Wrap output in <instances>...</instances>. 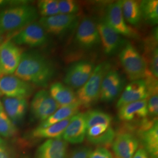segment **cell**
<instances>
[{"mask_svg":"<svg viewBox=\"0 0 158 158\" xmlns=\"http://www.w3.org/2000/svg\"><path fill=\"white\" fill-rule=\"evenodd\" d=\"M55 68L45 56L36 52L23 53L14 76L33 85L45 87L53 78Z\"/></svg>","mask_w":158,"mask_h":158,"instance_id":"1","label":"cell"},{"mask_svg":"<svg viewBox=\"0 0 158 158\" xmlns=\"http://www.w3.org/2000/svg\"><path fill=\"white\" fill-rule=\"evenodd\" d=\"M38 10L32 5L21 4L6 8L0 13V34H11L34 23Z\"/></svg>","mask_w":158,"mask_h":158,"instance_id":"2","label":"cell"},{"mask_svg":"<svg viewBox=\"0 0 158 158\" xmlns=\"http://www.w3.org/2000/svg\"><path fill=\"white\" fill-rule=\"evenodd\" d=\"M110 69V64L107 62L96 66L87 81L76 93L77 100L80 106L89 107L98 100L102 80Z\"/></svg>","mask_w":158,"mask_h":158,"instance_id":"3","label":"cell"},{"mask_svg":"<svg viewBox=\"0 0 158 158\" xmlns=\"http://www.w3.org/2000/svg\"><path fill=\"white\" fill-rule=\"evenodd\" d=\"M121 64L131 81L143 79L148 75L144 57L130 42H127L119 53Z\"/></svg>","mask_w":158,"mask_h":158,"instance_id":"4","label":"cell"},{"mask_svg":"<svg viewBox=\"0 0 158 158\" xmlns=\"http://www.w3.org/2000/svg\"><path fill=\"white\" fill-rule=\"evenodd\" d=\"M77 15L59 14L49 17H41L39 23L47 34L59 36L67 34L73 30L79 24Z\"/></svg>","mask_w":158,"mask_h":158,"instance_id":"5","label":"cell"},{"mask_svg":"<svg viewBox=\"0 0 158 158\" xmlns=\"http://www.w3.org/2000/svg\"><path fill=\"white\" fill-rule=\"evenodd\" d=\"M48 40V34L45 29L39 23L34 22L16 33L12 42L16 45L35 48L44 45Z\"/></svg>","mask_w":158,"mask_h":158,"instance_id":"6","label":"cell"},{"mask_svg":"<svg viewBox=\"0 0 158 158\" xmlns=\"http://www.w3.org/2000/svg\"><path fill=\"white\" fill-rule=\"evenodd\" d=\"M59 108L49 91L42 89L35 94L31 103V113L34 118L42 122Z\"/></svg>","mask_w":158,"mask_h":158,"instance_id":"7","label":"cell"},{"mask_svg":"<svg viewBox=\"0 0 158 158\" xmlns=\"http://www.w3.org/2000/svg\"><path fill=\"white\" fill-rule=\"evenodd\" d=\"M95 68L94 64L89 60L74 63L69 68L64 76V85L72 89H79L90 77Z\"/></svg>","mask_w":158,"mask_h":158,"instance_id":"8","label":"cell"},{"mask_svg":"<svg viewBox=\"0 0 158 158\" xmlns=\"http://www.w3.org/2000/svg\"><path fill=\"white\" fill-rule=\"evenodd\" d=\"M104 19L108 24L119 35L131 38L138 37L135 30L128 25L122 12V1L110 4L106 8Z\"/></svg>","mask_w":158,"mask_h":158,"instance_id":"9","label":"cell"},{"mask_svg":"<svg viewBox=\"0 0 158 158\" xmlns=\"http://www.w3.org/2000/svg\"><path fill=\"white\" fill-rule=\"evenodd\" d=\"M97 28L100 36L104 53L107 56H113L122 49L125 42L120 35L115 32L106 21L104 18L97 23Z\"/></svg>","mask_w":158,"mask_h":158,"instance_id":"10","label":"cell"},{"mask_svg":"<svg viewBox=\"0 0 158 158\" xmlns=\"http://www.w3.org/2000/svg\"><path fill=\"white\" fill-rule=\"evenodd\" d=\"M34 91L33 85L14 75H4L0 78V95L27 98Z\"/></svg>","mask_w":158,"mask_h":158,"instance_id":"11","label":"cell"},{"mask_svg":"<svg viewBox=\"0 0 158 158\" xmlns=\"http://www.w3.org/2000/svg\"><path fill=\"white\" fill-rule=\"evenodd\" d=\"M75 41L85 50H90L100 44L96 23L90 18H85L77 25Z\"/></svg>","mask_w":158,"mask_h":158,"instance_id":"12","label":"cell"},{"mask_svg":"<svg viewBox=\"0 0 158 158\" xmlns=\"http://www.w3.org/2000/svg\"><path fill=\"white\" fill-rule=\"evenodd\" d=\"M22 49L12 41H6L0 46V64L4 75H11L21 61Z\"/></svg>","mask_w":158,"mask_h":158,"instance_id":"13","label":"cell"},{"mask_svg":"<svg viewBox=\"0 0 158 158\" xmlns=\"http://www.w3.org/2000/svg\"><path fill=\"white\" fill-rule=\"evenodd\" d=\"M139 140L132 131L121 130L115 134L112 147L117 158H132L138 149Z\"/></svg>","mask_w":158,"mask_h":158,"instance_id":"14","label":"cell"},{"mask_svg":"<svg viewBox=\"0 0 158 158\" xmlns=\"http://www.w3.org/2000/svg\"><path fill=\"white\" fill-rule=\"evenodd\" d=\"M148 97L149 93L145 80L141 79L132 81L125 87L117 102V107L119 108L133 102L146 100Z\"/></svg>","mask_w":158,"mask_h":158,"instance_id":"15","label":"cell"},{"mask_svg":"<svg viewBox=\"0 0 158 158\" xmlns=\"http://www.w3.org/2000/svg\"><path fill=\"white\" fill-rule=\"evenodd\" d=\"M86 132L87 125L85 113H78L71 118L62 137L68 143H80L84 141Z\"/></svg>","mask_w":158,"mask_h":158,"instance_id":"16","label":"cell"},{"mask_svg":"<svg viewBox=\"0 0 158 158\" xmlns=\"http://www.w3.org/2000/svg\"><path fill=\"white\" fill-rule=\"evenodd\" d=\"M68 143L62 138L49 139L40 146L34 158H67Z\"/></svg>","mask_w":158,"mask_h":158,"instance_id":"17","label":"cell"},{"mask_svg":"<svg viewBox=\"0 0 158 158\" xmlns=\"http://www.w3.org/2000/svg\"><path fill=\"white\" fill-rule=\"evenodd\" d=\"M2 104L6 114L14 124L23 120L28 108L27 98L4 97Z\"/></svg>","mask_w":158,"mask_h":158,"instance_id":"18","label":"cell"},{"mask_svg":"<svg viewBox=\"0 0 158 158\" xmlns=\"http://www.w3.org/2000/svg\"><path fill=\"white\" fill-rule=\"evenodd\" d=\"M118 117L123 121L147 118L148 115V100H143L126 104L119 108Z\"/></svg>","mask_w":158,"mask_h":158,"instance_id":"19","label":"cell"},{"mask_svg":"<svg viewBox=\"0 0 158 158\" xmlns=\"http://www.w3.org/2000/svg\"><path fill=\"white\" fill-rule=\"evenodd\" d=\"M51 96L60 107L73 104L77 102L73 89L60 82L51 85L49 91Z\"/></svg>","mask_w":158,"mask_h":158,"instance_id":"20","label":"cell"},{"mask_svg":"<svg viewBox=\"0 0 158 158\" xmlns=\"http://www.w3.org/2000/svg\"><path fill=\"white\" fill-rule=\"evenodd\" d=\"M143 148L146 150L149 157H158V120L149 128L138 133Z\"/></svg>","mask_w":158,"mask_h":158,"instance_id":"21","label":"cell"},{"mask_svg":"<svg viewBox=\"0 0 158 158\" xmlns=\"http://www.w3.org/2000/svg\"><path fill=\"white\" fill-rule=\"evenodd\" d=\"M69 118L52 125L46 128H39L37 127L32 131L31 135L35 138H48V139H54L62 138L63 134L68 127L71 118Z\"/></svg>","mask_w":158,"mask_h":158,"instance_id":"22","label":"cell"},{"mask_svg":"<svg viewBox=\"0 0 158 158\" xmlns=\"http://www.w3.org/2000/svg\"><path fill=\"white\" fill-rule=\"evenodd\" d=\"M80 107V105L78 102L69 106L60 107L51 117L42 121L38 127L44 128L70 118L79 113Z\"/></svg>","mask_w":158,"mask_h":158,"instance_id":"23","label":"cell"},{"mask_svg":"<svg viewBox=\"0 0 158 158\" xmlns=\"http://www.w3.org/2000/svg\"><path fill=\"white\" fill-rule=\"evenodd\" d=\"M122 12L126 23L138 25L142 19L140 4L134 0L122 1Z\"/></svg>","mask_w":158,"mask_h":158,"instance_id":"24","label":"cell"},{"mask_svg":"<svg viewBox=\"0 0 158 158\" xmlns=\"http://www.w3.org/2000/svg\"><path fill=\"white\" fill-rule=\"evenodd\" d=\"M142 18L148 23L155 25L158 23V0H144L139 2Z\"/></svg>","mask_w":158,"mask_h":158,"instance_id":"25","label":"cell"},{"mask_svg":"<svg viewBox=\"0 0 158 158\" xmlns=\"http://www.w3.org/2000/svg\"><path fill=\"white\" fill-rule=\"evenodd\" d=\"M85 114L87 130L97 125H110L113 121L112 117L109 114L100 110H92Z\"/></svg>","mask_w":158,"mask_h":158,"instance_id":"26","label":"cell"},{"mask_svg":"<svg viewBox=\"0 0 158 158\" xmlns=\"http://www.w3.org/2000/svg\"><path fill=\"white\" fill-rule=\"evenodd\" d=\"M18 130L15 124L6 114L4 109L0 111V136L12 138L16 135Z\"/></svg>","mask_w":158,"mask_h":158,"instance_id":"27","label":"cell"},{"mask_svg":"<svg viewBox=\"0 0 158 158\" xmlns=\"http://www.w3.org/2000/svg\"><path fill=\"white\" fill-rule=\"evenodd\" d=\"M125 85V80L122 77L113 86L100 94L101 100L106 102H113L115 100L119 94L123 91Z\"/></svg>","mask_w":158,"mask_h":158,"instance_id":"28","label":"cell"},{"mask_svg":"<svg viewBox=\"0 0 158 158\" xmlns=\"http://www.w3.org/2000/svg\"><path fill=\"white\" fill-rule=\"evenodd\" d=\"M38 13L42 17H49L59 14L58 1L42 0L38 3Z\"/></svg>","mask_w":158,"mask_h":158,"instance_id":"29","label":"cell"},{"mask_svg":"<svg viewBox=\"0 0 158 158\" xmlns=\"http://www.w3.org/2000/svg\"><path fill=\"white\" fill-rule=\"evenodd\" d=\"M115 132L113 128L110 126L108 127L107 130L96 138L87 139L91 144L106 148L110 147L113 143L115 138Z\"/></svg>","mask_w":158,"mask_h":158,"instance_id":"30","label":"cell"},{"mask_svg":"<svg viewBox=\"0 0 158 158\" xmlns=\"http://www.w3.org/2000/svg\"><path fill=\"white\" fill-rule=\"evenodd\" d=\"M59 14L65 15H76L80 10L78 4L73 0L58 1Z\"/></svg>","mask_w":158,"mask_h":158,"instance_id":"31","label":"cell"},{"mask_svg":"<svg viewBox=\"0 0 158 158\" xmlns=\"http://www.w3.org/2000/svg\"><path fill=\"white\" fill-rule=\"evenodd\" d=\"M121 77L122 76L119 73L118 71L115 70H110L102 80L100 94L105 92L110 87L113 86Z\"/></svg>","mask_w":158,"mask_h":158,"instance_id":"32","label":"cell"},{"mask_svg":"<svg viewBox=\"0 0 158 158\" xmlns=\"http://www.w3.org/2000/svg\"><path fill=\"white\" fill-rule=\"evenodd\" d=\"M148 100V115L151 117H156L158 114V93H155L149 96Z\"/></svg>","mask_w":158,"mask_h":158,"instance_id":"33","label":"cell"},{"mask_svg":"<svg viewBox=\"0 0 158 158\" xmlns=\"http://www.w3.org/2000/svg\"><path fill=\"white\" fill-rule=\"evenodd\" d=\"M110 125H97L91 127L90 128L87 130L86 136L87 138H93L100 135L101 134L105 132L108 127Z\"/></svg>","mask_w":158,"mask_h":158,"instance_id":"34","label":"cell"},{"mask_svg":"<svg viewBox=\"0 0 158 158\" xmlns=\"http://www.w3.org/2000/svg\"><path fill=\"white\" fill-rule=\"evenodd\" d=\"M92 149L87 147H80L76 148L70 153L69 158H89Z\"/></svg>","mask_w":158,"mask_h":158,"instance_id":"35","label":"cell"},{"mask_svg":"<svg viewBox=\"0 0 158 158\" xmlns=\"http://www.w3.org/2000/svg\"><path fill=\"white\" fill-rule=\"evenodd\" d=\"M89 158H113V155L107 148L98 147L92 151Z\"/></svg>","mask_w":158,"mask_h":158,"instance_id":"36","label":"cell"},{"mask_svg":"<svg viewBox=\"0 0 158 158\" xmlns=\"http://www.w3.org/2000/svg\"><path fill=\"white\" fill-rule=\"evenodd\" d=\"M0 158H12L10 149L6 142L0 138Z\"/></svg>","mask_w":158,"mask_h":158,"instance_id":"37","label":"cell"},{"mask_svg":"<svg viewBox=\"0 0 158 158\" xmlns=\"http://www.w3.org/2000/svg\"><path fill=\"white\" fill-rule=\"evenodd\" d=\"M149 155L143 148L138 149L132 158H149Z\"/></svg>","mask_w":158,"mask_h":158,"instance_id":"38","label":"cell"},{"mask_svg":"<svg viewBox=\"0 0 158 158\" xmlns=\"http://www.w3.org/2000/svg\"><path fill=\"white\" fill-rule=\"evenodd\" d=\"M4 76V74L2 73V69H1V64H0V78Z\"/></svg>","mask_w":158,"mask_h":158,"instance_id":"39","label":"cell"},{"mask_svg":"<svg viewBox=\"0 0 158 158\" xmlns=\"http://www.w3.org/2000/svg\"><path fill=\"white\" fill-rule=\"evenodd\" d=\"M3 109V106H2V101L0 100V111L2 110Z\"/></svg>","mask_w":158,"mask_h":158,"instance_id":"40","label":"cell"},{"mask_svg":"<svg viewBox=\"0 0 158 158\" xmlns=\"http://www.w3.org/2000/svg\"><path fill=\"white\" fill-rule=\"evenodd\" d=\"M3 1H2V0H0V5H1L2 3H3Z\"/></svg>","mask_w":158,"mask_h":158,"instance_id":"41","label":"cell"}]
</instances>
